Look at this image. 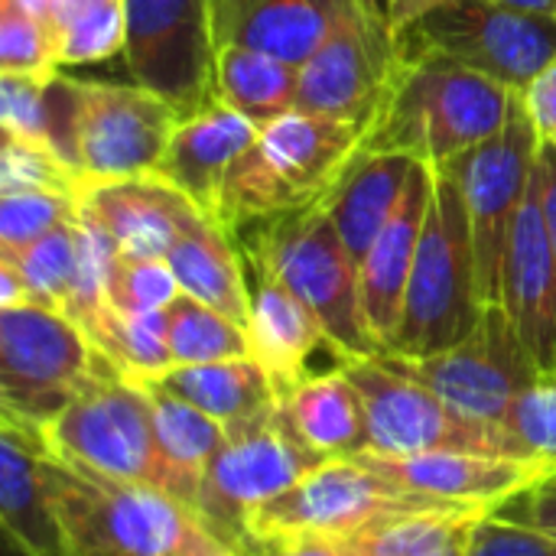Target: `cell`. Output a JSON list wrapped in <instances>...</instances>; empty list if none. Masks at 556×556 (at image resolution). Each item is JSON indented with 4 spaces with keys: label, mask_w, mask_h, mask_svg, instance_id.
Segmentation results:
<instances>
[{
    "label": "cell",
    "mask_w": 556,
    "mask_h": 556,
    "mask_svg": "<svg viewBox=\"0 0 556 556\" xmlns=\"http://www.w3.org/2000/svg\"><path fill=\"white\" fill-rule=\"evenodd\" d=\"M182 121L169 101L137 81H88L62 72L49 81V147L85 189L156 173Z\"/></svg>",
    "instance_id": "cell-3"
},
{
    "label": "cell",
    "mask_w": 556,
    "mask_h": 556,
    "mask_svg": "<svg viewBox=\"0 0 556 556\" xmlns=\"http://www.w3.org/2000/svg\"><path fill=\"white\" fill-rule=\"evenodd\" d=\"M248 0H212V20H215V33L244 7Z\"/></svg>",
    "instance_id": "cell-48"
},
{
    "label": "cell",
    "mask_w": 556,
    "mask_h": 556,
    "mask_svg": "<svg viewBox=\"0 0 556 556\" xmlns=\"http://www.w3.org/2000/svg\"><path fill=\"white\" fill-rule=\"evenodd\" d=\"M23 10H29V13H36L39 20H46L49 26H52V16H55V7H59V0H16Z\"/></svg>",
    "instance_id": "cell-50"
},
{
    "label": "cell",
    "mask_w": 556,
    "mask_h": 556,
    "mask_svg": "<svg viewBox=\"0 0 556 556\" xmlns=\"http://www.w3.org/2000/svg\"><path fill=\"white\" fill-rule=\"evenodd\" d=\"M414 169L417 160L410 156L362 150L358 160L336 182V189L323 199L326 215L332 218L342 244L349 248L358 267L371 251L375 238L391 222L394 208L401 205Z\"/></svg>",
    "instance_id": "cell-23"
},
{
    "label": "cell",
    "mask_w": 556,
    "mask_h": 556,
    "mask_svg": "<svg viewBox=\"0 0 556 556\" xmlns=\"http://www.w3.org/2000/svg\"><path fill=\"white\" fill-rule=\"evenodd\" d=\"M182 293L169 261H130V257H114L108 270V287L104 300L117 313L127 316H143V313H163L173 306V300Z\"/></svg>",
    "instance_id": "cell-37"
},
{
    "label": "cell",
    "mask_w": 556,
    "mask_h": 556,
    "mask_svg": "<svg viewBox=\"0 0 556 556\" xmlns=\"http://www.w3.org/2000/svg\"><path fill=\"white\" fill-rule=\"evenodd\" d=\"M254 556H362L345 538H303V541H287L274 544Z\"/></svg>",
    "instance_id": "cell-45"
},
{
    "label": "cell",
    "mask_w": 556,
    "mask_h": 556,
    "mask_svg": "<svg viewBox=\"0 0 556 556\" xmlns=\"http://www.w3.org/2000/svg\"><path fill=\"white\" fill-rule=\"evenodd\" d=\"M515 10H528V13H544V16H556V0H495Z\"/></svg>",
    "instance_id": "cell-49"
},
{
    "label": "cell",
    "mask_w": 556,
    "mask_h": 556,
    "mask_svg": "<svg viewBox=\"0 0 556 556\" xmlns=\"http://www.w3.org/2000/svg\"><path fill=\"white\" fill-rule=\"evenodd\" d=\"M42 437L65 463L117 482L156 489L195 511L199 489L169 466L156 440L147 388L111 368L104 355L75 401L42 427Z\"/></svg>",
    "instance_id": "cell-6"
},
{
    "label": "cell",
    "mask_w": 556,
    "mask_h": 556,
    "mask_svg": "<svg viewBox=\"0 0 556 556\" xmlns=\"http://www.w3.org/2000/svg\"><path fill=\"white\" fill-rule=\"evenodd\" d=\"M401 492L440 505H485L498 508L554 472V463L531 456H505L482 450H440L424 456H358Z\"/></svg>",
    "instance_id": "cell-17"
},
{
    "label": "cell",
    "mask_w": 556,
    "mask_h": 556,
    "mask_svg": "<svg viewBox=\"0 0 556 556\" xmlns=\"http://www.w3.org/2000/svg\"><path fill=\"white\" fill-rule=\"evenodd\" d=\"M85 332L94 342V349L108 358V365L137 384H153L169 368H176L169 352L166 309L127 316L114 306H104Z\"/></svg>",
    "instance_id": "cell-31"
},
{
    "label": "cell",
    "mask_w": 556,
    "mask_h": 556,
    "mask_svg": "<svg viewBox=\"0 0 556 556\" xmlns=\"http://www.w3.org/2000/svg\"><path fill=\"white\" fill-rule=\"evenodd\" d=\"M368 13H375V16H381L384 20V0H358ZM388 23V20H384Z\"/></svg>",
    "instance_id": "cell-51"
},
{
    "label": "cell",
    "mask_w": 556,
    "mask_h": 556,
    "mask_svg": "<svg viewBox=\"0 0 556 556\" xmlns=\"http://www.w3.org/2000/svg\"><path fill=\"white\" fill-rule=\"evenodd\" d=\"M33 303V293L20 274V267L7 257H0V309H10V306H26Z\"/></svg>",
    "instance_id": "cell-47"
},
{
    "label": "cell",
    "mask_w": 556,
    "mask_h": 556,
    "mask_svg": "<svg viewBox=\"0 0 556 556\" xmlns=\"http://www.w3.org/2000/svg\"><path fill=\"white\" fill-rule=\"evenodd\" d=\"M339 368L358 391L365 410L368 450L362 456L404 459L440 450H482L515 456L495 437L459 420L430 388L401 371L388 355L349 358L339 362Z\"/></svg>",
    "instance_id": "cell-15"
},
{
    "label": "cell",
    "mask_w": 556,
    "mask_h": 556,
    "mask_svg": "<svg viewBox=\"0 0 556 556\" xmlns=\"http://www.w3.org/2000/svg\"><path fill=\"white\" fill-rule=\"evenodd\" d=\"M498 511L551 534L556 541V469L547 472L541 482H534L531 489H525L521 495H515L511 502L498 505Z\"/></svg>",
    "instance_id": "cell-42"
},
{
    "label": "cell",
    "mask_w": 556,
    "mask_h": 556,
    "mask_svg": "<svg viewBox=\"0 0 556 556\" xmlns=\"http://www.w3.org/2000/svg\"><path fill=\"white\" fill-rule=\"evenodd\" d=\"M78 173L46 143H26L3 137L0 150V195L16 192H59L81 199Z\"/></svg>",
    "instance_id": "cell-35"
},
{
    "label": "cell",
    "mask_w": 556,
    "mask_h": 556,
    "mask_svg": "<svg viewBox=\"0 0 556 556\" xmlns=\"http://www.w3.org/2000/svg\"><path fill=\"white\" fill-rule=\"evenodd\" d=\"M515 98L518 91L469 65L394 46L388 91L365 134V150L443 166L495 137Z\"/></svg>",
    "instance_id": "cell-1"
},
{
    "label": "cell",
    "mask_w": 556,
    "mask_h": 556,
    "mask_svg": "<svg viewBox=\"0 0 556 556\" xmlns=\"http://www.w3.org/2000/svg\"><path fill=\"white\" fill-rule=\"evenodd\" d=\"M388 358L430 388L459 420L495 437L508 453L521 456L508 437V420L518 397L541 381V371L502 306H485L472 336L440 355Z\"/></svg>",
    "instance_id": "cell-8"
},
{
    "label": "cell",
    "mask_w": 556,
    "mask_h": 556,
    "mask_svg": "<svg viewBox=\"0 0 556 556\" xmlns=\"http://www.w3.org/2000/svg\"><path fill=\"white\" fill-rule=\"evenodd\" d=\"M52 26L16 0H0V75H59Z\"/></svg>",
    "instance_id": "cell-36"
},
{
    "label": "cell",
    "mask_w": 556,
    "mask_h": 556,
    "mask_svg": "<svg viewBox=\"0 0 556 556\" xmlns=\"http://www.w3.org/2000/svg\"><path fill=\"white\" fill-rule=\"evenodd\" d=\"M538 189H541V212H544V225L551 235L556 254V150L541 143L538 153Z\"/></svg>",
    "instance_id": "cell-44"
},
{
    "label": "cell",
    "mask_w": 556,
    "mask_h": 556,
    "mask_svg": "<svg viewBox=\"0 0 556 556\" xmlns=\"http://www.w3.org/2000/svg\"><path fill=\"white\" fill-rule=\"evenodd\" d=\"M46 437L0 414V525L3 541L23 556H72L42 476Z\"/></svg>",
    "instance_id": "cell-21"
},
{
    "label": "cell",
    "mask_w": 556,
    "mask_h": 556,
    "mask_svg": "<svg viewBox=\"0 0 556 556\" xmlns=\"http://www.w3.org/2000/svg\"><path fill=\"white\" fill-rule=\"evenodd\" d=\"M101 352L65 313L26 303L0 309V414L49 427L91 381Z\"/></svg>",
    "instance_id": "cell-10"
},
{
    "label": "cell",
    "mask_w": 556,
    "mask_h": 556,
    "mask_svg": "<svg viewBox=\"0 0 556 556\" xmlns=\"http://www.w3.org/2000/svg\"><path fill=\"white\" fill-rule=\"evenodd\" d=\"M323 459L313 456L287 427L280 407L267 417L228 430L199 485L195 515L231 551H244L248 518L296 485Z\"/></svg>",
    "instance_id": "cell-13"
},
{
    "label": "cell",
    "mask_w": 556,
    "mask_h": 556,
    "mask_svg": "<svg viewBox=\"0 0 556 556\" xmlns=\"http://www.w3.org/2000/svg\"><path fill=\"white\" fill-rule=\"evenodd\" d=\"M427 505L440 502L401 492L362 459H323L296 485L248 518L244 554H261L274 544L303 538H352L381 518Z\"/></svg>",
    "instance_id": "cell-11"
},
{
    "label": "cell",
    "mask_w": 556,
    "mask_h": 556,
    "mask_svg": "<svg viewBox=\"0 0 556 556\" xmlns=\"http://www.w3.org/2000/svg\"><path fill=\"white\" fill-rule=\"evenodd\" d=\"M257 134L261 127L254 121L222 101H212L176 127L156 176H163L199 212L218 222L225 179L235 160L257 140Z\"/></svg>",
    "instance_id": "cell-22"
},
{
    "label": "cell",
    "mask_w": 556,
    "mask_h": 556,
    "mask_svg": "<svg viewBox=\"0 0 556 556\" xmlns=\"http://www.w3.org/2000/svg\"><path fill=\"white\" fill-rule=\"evenodd\" d=\"M352 0H248L218 33L215 42H235L290 65H303L339 26Z\"/></svg>",
    "instance_id": "cell-27"
},
{
    "label": "cell",
    "mask_w": 556,
    "mask_h": 556,
    "mask_svg": "<svg viewBox=\"0 0 556 556\" xmlns=\"http://www.w3.org/2000/svg\"><path fill=\"white\" fill-rule=\"evenodd\" d=\"M508 437L521 456L556 466V381H534L515 404Z\"/></svg>",
    "instance_id": "cell-40"
},
{
    "label": "cell",
    "mask_w": 556,
    "mask_h": 556,
    "mask_svg": "<svg viewBox=\"0 0 556 556\" xmlns=\"http://www.w3.org/2000/svg\"><path fill=\"white\" fill-rule=\"evenodd\" d=\"M485 313L472 228L450 169L433 166V199L404 296L397 336L384 355L430 358L459 345Z\"/></svg>",
    "instance_id": "cell-7"
},
{
    "label": "cell",
    "mask_w": 556,
    "mask_h": 556,
    "mask_svg": "<svg viewBox=\"0 0 556 556\" xmlns=\"http://www.w3.org/2000/svg\"><path fill=\"white\" fill-rule=\"evenodd\" d=\"M251 355L267 371L277 397H287L309 371L306 362L319 345H329L323 323L287 287L257 277L251 290Z\"/></svg>",
    "instance_id": "cell-24"
},
{
    "label": "cell",
    "mask_w": 556,
    "mask_h": 556,
    "mask_svg": "<svg viewBox=\"0 0 556 556\" xmlns=\"http://www.w3.org/2000/svg\"><path fill=\"white\" fill-rule=\"evenodd\" d=\"M538 153H541V137L518 94L505 127L495 137L443 163V169H450L466 202L479 290L485 306H498L502 300L505 251H508L511 225L531 189Z\"/></svg>",
    "instance_id": "cell-12"
},
{
    "label": "cell",
    "mask_w": 556,
    "mask_h": 556,
    "mask_svg": "<svg viewBox=\"0 0 556 556\" xmlns=\"http://www.w3.org/2000/svg\"><path fill=\"white\" fill-rule=\"evenodd\" d=\"M430 199H433V166L417 163L401 205L394 208L391 222L375 238L371 251L365 254L358 267L362 313L375 342L381 345V355L391 349L397 326H401L404 296H407V283L414 274L417 248L424 238Z\"/></svg>",
    "instance_id": "cell-19"
},
{
    "label": "cell",
    "mask_w": 556,
    "mask_h": 556,
    "mask_svg": "<svg viewBox=\"0 0 556 556\" xmlns=\"http://www.w3.org/2000/svg\"><path fill=\"white\" fill-rule=\"evenodd\" d=\"M127 0H59L52 39L59 65H94L124 52Z\"/></svg>",
    "instance_id": "cell-34"
},
{
    "label": "cell",
    "mask_w": 556,
    "mask_h": 556,
    "mask_svg": "<svg viewBox=\"0 0 556 556\" xmlns=\"http://www.w3.org/2000/svg\"><path fill=\"white\" fill-rule=\"evenodd\" d=\"M143 388H147V401H150L156 440H160L169 466L186 482H192L199 489L202 485V476L208 472L212 459L218 456V450L228 440V427L218 424L215 417H208L205 410L186 404L182 397L169 394L156 381L153 384H143Z\"/></svg>",
    "instance_id": "cell-32"
},
{
    "label": "cell",
    "mask_w": 556,
    "mask_h": 556,
    "mask_svg": "<svg viewBox=\"0 0 556 556\" xmlns=\"http://www.w3.org/2000/svg\"><path fill=\"white\" fill-rule=\"evenodd\" d=\"M81 208L108 231L121 257L166 261L199 208L163 176H134L81 192ZM205 215V212H202Z\"/></svg>",
    "instance_id": "cell-20"
},
{
    "label": "cell",
    "mask_w": 556,
    "mask_h": 556,
    "mask_svg": "<svg viewBox=\"0 0 556 556\" xmlns=\"http://www.w3.org/2000/svg\"><path fill=\"white\" fill-rule=\"evenodd\" d=\"M238 235H231L222 222L208 215H195L182 235L176 238L173 251L166 254L182 293L208 303L212 309L231 316L248 329L251 323V290L244 280Z\"/></svg>",
    "instance_id": "cell-25"
},
{
    "label": "cell",
    "mask_w": 556,
    "mask_h": 556,
    "mask_svg": "<svg viewBox=\"0 0 556 556\" xmlns=\"http://www.w3.org/2000/svg\"><path fill=\"white\" fill-rule=\"evenodd\" d=\"M280 414L293 437L319 459H358L368 450L365 410L342 368L306 375L280 397Z\"/></svg>",
    "instance_id": "cell-26"
},
{
    "label": "cell",
    "mask_w": 556,
    "mask_h": 556,
    "mask_svg": "<svg viewBox=\"0 0 556 556\" xmlns=\"http://www.w3.org/2000/svg\"><path fill=\"white\" fill-rule=\"evenodd\" d=\"M446 0H384V20L391 26V33H401L407 29L414 20L427 16L430 10L443 7Z\"/></svg>",
    "instance_id": "cell-46"
},
{
    "label": "cell",
    "mask_w": 556,
    "mask_h": 556,
    "mask_svg": "<svg viewBox=\"0 0 556 556\" xmlns=\"http://www.w3.org/2000/svg\"><path fill=\"white\" fill-rule=\"evenodd\" d=\"M391 65V26L352 0L329 39L300 65L296 111L371 127L388 91Z\"/></svg>",
    "instance_id": "cell-16"
},
{
    "label": "cell",
    "mask_w": 556,
    "mask_h": 556,
    "mask_svg": "<svg viewBox=\"0 0 556 556\" xmlns=\"http://www.w3.org/2000/svg\"><path fill=\"white\" fill-rule=\"evenodd\" d=\"M3 556H23V554H20V551H16V547H10V544H7V541H3Z\"/></svg>",
    "instance_id": "cell-52"
},
{
    "label": "cell",
    "mask_w": 556,
    "mask_h": 556,
    "mask_svg": "<svg viewBox=\"0 0 556 556\" xmlns=\"http://www.w3.org/2000/svg\"><path fill=\"white\" fill-rule=\"evenodd\" d=\"M472 556H556V541L495 508L479 528Z\"/></svg>",
    "instance_id": "cell-41"
},
{
    "label": "cell",
    "mask_w": 556,
    "mask_h": 556,
    "mask_svg": "<svg viewBox=\"0 0 556 556\" xmlns=\"http://www.w3.org/2000/svg\"><path fill=\"white\" fill-rule=\"evenodd\" d=\"M485 505H427L381 518L345 538L362 556H472Z\"/></svg>",
    "instance_id": "cell-28"
},
{
    "label": "cell",
    "mask_w": 556,
    "mask_h": 556,
    "mask_svg": "<svg viewBox=\"0 0 556 556\" xmlns=\"http://www.w3.org/2000/svg\"><path fill=\"white\" fill-rule=\"evenodd\" d=\"M521 104H525L541 143L556 150V59L521 91Z\"/></svg>",
    "instance_id": "cell-43"
},
{
    "label": "cell",
    "mask_w": 556,
    "mask_h": 556,
    "mask_svg": "<svg viewBox=\"0 0 556 556\" xmlns=\"http://www.w3.org/2000/svg\"><path fill=\"white\" fill-rule=\"evenodd\" d=\"M42 476L72 556H225L202 518L176 498L88 472L42 450Z\"/></svg>",
    "instance_id": "cell-2"
},
{
    "label": "cell",
    "mask_w": 556,
    "mask_h": 556,
    "mask_svg": "<svg viewBox=\"0 0 556 556\" xmlns=\"http://www.w3.org/2000/svg\"><path fill=\"white\" fill-rule=\"evenodd\" d=\"M75 195L16 192L0 195V251H20L78 215Z\"/></svg>",
    "instance_id": "cell-38"
},
{
    "label": "cell",
    "mask_w": 556,
    "mask_h": 556,
    "mask_svg": "<svg viewBox=\"0 0 556 556\" xmlns=\"http://www.w3.org/2000/svg\"><path fill=\"white\" fill-rule=\"evenodd\" d=\"M156 384L186 404L205 410L228 430L254 424L280 407L277 388L254 358L212 362V365H176Z\"/></svg>",
    "instance_id": "cell-29"
},
{
    "label": "cell",
    "mask_w": 556,
    "mask_h": 556,
    "mask_svg": "<svg viewBox=\"0 0 556 556\" xmlns=\"http://www.w3.org/2000/svg\"><path fill=\"white\" fill-rule=\"evenodd\" d=\"M238 244L254 277L287 287L309 306L339 362L381 355L362 313L358 264L323 202L251 222L238 231Z\"/></svg>",
    "instance_id": "cell-4"
},
{
    "label": "cell",
    "mask_w": 556,
    "mask_h": 556,
    "mask_svg": "<svg viewBox=\"0 0 556 556\" xmlns=\"http://www.w3.org/2000/svg\"><path fill=\"white\" fill-rule=\"evenodd\" d=\"M394 46L453 59L521 94L556 59V16L495 0H446L394 33Z\"/></svg>",
    "instance_id": "cell-9"
},
{
    "label": "cell",
    "mask_w": 556,
    "mask_h": 556,
    "mask_svg": "<svg viewBox=\"0 0 556 556\" xmlns=\"http://www.w3.org/2000/svg\"><path fill=\"white\" fill-rule=\"evenodd\" d=\"M225 556H254V554H244V551H228Z\"/></svg>",
    "instance_id": "cell-53"
},
{
    "label": "cell",
    "mask_w": 556,
    "mask_h": 556,
    "mask_svg": "<svg viewBox=\"0 0 556 556\" xmlns=\"http://www.w3.org/2000/svg\"><path fill=\"white\" fill-rule=\"evenodd\" d=\"M166 329H169V352L176 365L254 358L248 329L189 293H179L166 309Z\"/></svg>",
    "instance_id": "cell-33"
},
{
    "label": "cell",
    "mask_w": 556,
    "mask_h": 556,
    "mask_svg": "<svg viewBox=\"0 0 556 556\" xmlns=\"http://www.w3.org/2000/svg\"><path fill=\"white\" fill-rule=\"evenodd\" d=\"M49 81L52 75H0L3 137L49 147Z\"/></svg>",
    "instance_id": "cell-39"
},
{
    "label": "cell",
    "mask_w": 556,
    "mask_h": 556,
    "mask_svg": "<svg viewBox=\"0 0 556 556\" xmlns=\"http://www.w3.org/2000/svg\"><path fill=\"white\" fill-rule=\"evenodd\" d=\"M124 62L137 85L169 101L182 117L215 101L212 0H127Z\"/></svg>",
    "instance_id": "cell-14"
},
{
    "label": "cell",
    "mask_w": 556,
    "mask_h": 556,
    "mask_svg": "<svg viewBox=\"0 0 556 556\" xmlns=\"http://www.w3.org/2000/svg\"><path fill=\"white\" fill-rule=\"evenodd\" d=\"M365 134L362 124L306 111L264 124L225 179L218 222L238 235L251 222L323 202L365 150Z\"/></svg>",
    "instance_id": "cell-5"
},
{
    "label": "cell",
    "mask_w": 556,
    "mask_h": 556,
    "mask_svg": "<svg viewBox=\"0 0 556 556\" xmlns=\"http://www.w3.org/2000/svg\"><path fill=\"white\" fill-rule=\"evenodd\" d=\"M300 65L267 52L225 42L215 55V101L235 108L257 127L296 111Z\"/></svg>",
    "instance_id": "cell-30"
},
{
    "label": "cell",
    "mask_w": 556,
    "mask_h": 556,
    "mask_svg": "<svg viewBox=\"0 0 556 556\" xmlns=\"http://www.w3.org/2000/svg\"><path fill=\"white\" fill-rule=\"evenodd\" d=\"M498 306L511 319L541 378L556 381V254L541 212L538 166L511 225Z\"/></svg>",
    "instance_id": "cell-18"
}]
</instances>
